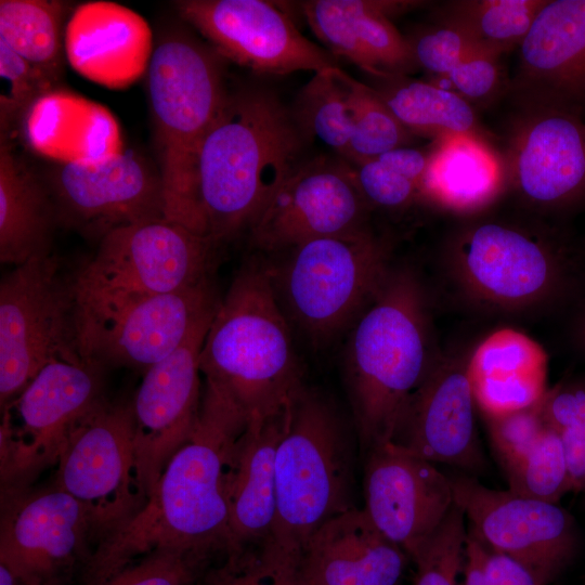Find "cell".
Returning <instances> with one entry per match:
<instances>
[{
  "instance_id": "26",
  "label": "cell",
  "mask_w": 585,
  "mask_h": 585,
  "mask_svg": "<svg viewBox=\"0 0 585 585\" xmlns=\"http://www.w3.org/2000/svg\"><path fill=\"white\" fill-rule=\"evenodd\" d=\"M152 31L136 12L119 3L78 5L65 27V54L72 67L93 82L121 89L148 67Z\"/></svg>"
},
{
  "instance_id": "45",
  "label": "cell",
  "mask_w": 585,
  "mask_h": 585,
  "mask_svg": "<svg viewBox=\"0 0 585 585\" xmlns=\"http://www.w3.org/2000/svg\"><path fill=\"white\" fill-rule=\"evenodd\" d=\"M502 54L480 48L464 58L443 80L473 107L490 103L502 88Z\"/></svg>"
},
{
  "instance_id": "39",
  "label": "cell",
  "mask_w": 585,
  "mask_h": 585,
  "mask_svg": "<svg viewBox=\"0 0 585 585\" xmlns=\"http://www.w3.org/2000/svg\"><path fill=\"white\" fill-rule=\"evenodd\" d=\"M466 516L454 502L450 512L413 559V585H459L467 537Z\"/></svg>"
},
{
  "instance_id": "15",
  "label": "cell",
  "mask_w": 585,
  "mask_h": 585,
  "mask_svg": "<svg viewBox=\"0 0 585 585\" xmlns=\"http://www.w3.org/2000/svg\"><path fill=\"white\" fill-rule=\"evenodd\" d=\"M43 180L57 221L99 239L114 229L165 217L159 168L133 150L55 162Z\"/></svg>"
},
{
  "instance_id": "29",
  "label": "cell",
  "mask_w": 585,
  "mask_h": 585,
  "mask_svg": "<svg viewBox=\"0 0 585 585\" xmlns=\"http://www.w3.org/2000/svg\"><path fill=\"white\" fill-rule=\"evenodd\" d=\"M288 408L274 416L248 421L231 487L232 549L271 536L276 518L275 457Z\"/></svg>"
},
{
  "instance_id": "5",
  "label": "cell",
  "mask_w": 585,
  "mask_h": 585,
  "mask_svg": "<svg viewBox=\"0 0 585 585\" xmlns=\"http://www.w3.org/2000/svg\"><path fill=\"white\" fill-rule=\"evenodd\" d=\"M200 372L248 421L284 413L304 385L292 329L261 255L239 266L220 298L202 348Z\"/></svg>"
},
{
  "instance_id": "30",
  "label": "cell",
  "mask_w": 585,
  "mask_h": 585,
  "mask_svg": "<svg viewBox=\"0 0 585 585\" xmlns=\"http://www.w3.org/2000/svg\"><path fill=\"white\" fill-rule=\"evenodd\" d=\"M50 191L16 153L6 135L0 144V261L14 266L51 253L57 223Z\"/></svg>"
},
{
  "instance_id": "33",
  "label": "cell",
  "mask_w": 585,
  "mask_h": 585,
  "mask_svg": "<svg viewBox=\"0 0 585 585\" xmlns=\"http://www.w3.org/2000/svg\"><path fill=\"white\" fill-rule=\"evenodd\" d=\"M349 78L339 67L314 73L291 112L304 139L318 140L344 160L353 125Z\"/></svg>"
},
{
  "instance_id": "1",
  "label": "cell",
  "mask_w": 585,
  "mask_h": 585,
  "mask_svg": "<svg viewBox=\"0 0 585 585\" xmlns=\"http://www.w3.org/2000/svg\"><path fill=\"white\" fill-rule=\"evenodd\" d=\"M248 419L205 382L196 424L142 508L98 543L83 585L101 582L159 549L216 560L232 549L230 496Z\"/></svg>"
},
{
  "instance_id": "13",
  "label": "cell",
  "mask_w": 585,
  "mask_h": 585,
  "mask_svg": "<svg viewBox=\"0 0 585 585\" xmlns=\"http://www.w3.org/2000/svg\"><path fill=\"white\" fill-rule=\"evenodd\" d=\"M508 192L540 218L585 208V120L569 110L518 106L505 148Z\"/></svg>"
},
{
  "instance_id": "19",
  "label": "cell",
  "mask_w": 585,
  "mask_h": 585,
  "mask_svg": "<svg viewBox=\"0 0 585 585\" xmlns=\"http://www.w3.org/2000/svg\"><path fill=\"white\" fill-rule=\"evenodd\" d=\"M174 6L220 56L258 74L339 67L329 51L306 38L289 15L272 2L179 0Z\"/></svg>"
},
{
  "instance_id": "8",
  "label": "cell",
  "mask_w": 585,
  "mask_h": 585,
  "mask_svg": "<svg viewBox=\"0 0 585 585\" xmlns=\"http://www.w3.org/2000/svg\"><path fill=\"white\" fill-rule=\"evenodd\" d=\"M275 494L270 537L297 558L318 528L356 507L353 432L333 400L306 385L277 446Z\"/></svg>"
},
{
  "instance_id": "17",
  "label": "cell",
  "mask_w": 585,
  "mask_h": 585,
  "mask_svg": "<svg viewBox=\"0 0 585 585\" xmlns=\"http://www.w3.org/2000/svg\"><path fill=\"white\" fill-rule=\"evenodd\" d=\"M450 479L469 529L490 548L526 567L544 585L571 564L578 529L558 504L493 490L468 476Z\"/></svg>"
},
{
  "instance_id": "31",
  "label": "cell",
  "mask_w": 585,
  "mask_h": 585,
  "mask_svg": "<svg viewBox=\"0 0 585 585\" xmlns=\"http://www.w3.org/2000/svg\"><path fill=\"white\" fill-rule=\"evenodd\" d=\"M373 87L396 119L414 135L491 138L474 107L455 91L407 75L376 78Z\"/></svg>"
},
{
  "instance_id": "40",
  "label": "cell",
  "mask_w": 585,
  "mask_h": 585,
  "mask_svg": "<svg viewBox=\"0 0 585 585\" xmlns=\"http://www.w3.org/2000/svg\"><path fill=\"white\" fill-rule=\"evenodd\" d=\"M213 562L187 551L159 549L89 585H197Z\"/></svg>"
},
{
  "instance_id": "36",
  "label": "cell",
  "mask_w": 585,
  "mask_h": 585,
  "mask_svg": "<svg viewBox=\"0 0 585 585\" xmlns=\"http://www.w3.org/2000/svg\"><path fill=\"white\" fill-rule=\"evenodd\" d=\"M352 133L346 161L354 166L394 148L408 146L413 134L396 119L377 91L350 76Z\"/></svg>"
},
{
  "instance_id": "7",
  "label": "cell",
  "mask_w": 585,
  "mask_h": 585,
  "mask_svg": "<svg viewBox=\"0 0 585 585\" xmlns=\"http://www.w3.org/2000/svg\"><path fill=\"white\" fill-rule=\"evenodd\" d=\"M262 258L291 329L316 348L348 334L392 266L389 240L370 226Z\"/></svg>"
},
{
  "instance_id": "42",
  "label": "cell",
  "mask_w": 585,
  "mask_h": 585,
  "mask_svg": "<svg viewBox=\"0 0 585 585\" xmlns=\"http://www.w3.org/2000/svg\"><path fill=\"white\" fill-rule=\"evenodd\" d=\"M484 419L493 452L505 473L535 447L547 429L542 402Z\"/></svg>"
},
{
  "instance_id": "20",
  "label": "cell",
  "mask_w": 585,
  "mask_h": 585,
  "mask_svg": "<svg viewBox=\"0 0 585 585\" xmlns=\"http://www.w3.org/2000/svg\"><path fill=\"white\" fill-rule=\"evenodd\" d=\"M214 310L173 352L144 370L131 401L136 471L146 499L198 418L203 396L200 352Z\"/></svg>"
},
{
  "instance_id": "2",
  "label": "cell",
  "mask_w": 585,
  "mask_h": 585,
  "mask_svg": "<svg viewBox=\"0 0 585 585\" xmlns=\"http://www.w3.org/2000/svg\"><path fill=\"white\" fill-rule=\"evenodd\" d=\"M443 259L461 295L489 311L528 312L585 297V248L542 218H463Z\"/></svg>"
},
{
  "instance_id": "34",
  "label": "cell",
  "mask_w": 585,
  "mask_h": 585,
  "mask_svg": "<svg viewBox=\"0 0 585 585\" xmlns=\"http://www.w3.org/2000/svg\"><path fill=\"white\" fill-rule=\"evenodd\" d=\"M547 0H456L441 5L437 23L456 27L500 54L518 48Z\"/></svg>"
},
{
  "instance_id": "32",
  "label": "cell",
  "mask_w": 585,
  "mask_h": 585,
  "mask_svg": "<svg viewBox=\"0 0 585 585\" xmlns=\"http://www.w3.org/2000/svg\"><path fill=\"white\" fill-rule=\"evenodd\" d=\"M67 9L58 0L0 1V40L55 87L64 73Z\"/></svg>"
},
{
  "instance_id": "37",
  "label": "cell",
  "mask_w": 585,
  "mask_h": 585,
  "mask_svg": "<svg viewBox=\"0 0 585 585\" xmlns=\"http://www.w3.org/2000/svg\"><path fill=\"white\" fill-rule=\"evenodd\" d=\"M297 560L268 537L223 555L197 585H298Z\"/></svg>"
},
{
  "instance_id": "25",
  "label": "cell",
  "mask_w": 585,
  "mask_h": 585,
  "mask_svg": "<svg viewBox=\"0 0 585 585\" xmlns=\"http://www.w3.org/2000/svg\"><path fill=\"white\" fill-rule=\"evenodd\" d=\"M408 556L355 507L328 520L297 560L298 585H398Z\"/></svg>"
},
{
  "instance_id": "24",
  "label": "cell",
  "mask_w": 585,
  "mask_h": 585,
  "mask_svg": "<svg viewBox=\"0 0 585 585\" xmlns=\"http://www.w3.org/2000/svg\"><path fill=\"white\" fill-rule=\"evenodd\" d=\"M422 4L414 0H310L300 2V8L314 35L334 56L384 78L407 75L417 67L407 38L391 17Z\"/></svg>"
},
{
  "instance_id": "18",
  "label": "cell",
  "mask_w": 585,
  "mask_h": 585,
  "mask_svg": "<svg viewBox=\"0 0 585 585\" xmlns=\"http://www.w3.org/2000/svg\"><path fill=\"white\" fill-rule=\"evenodd\" d=\"M94 540L83 506L56 486L1 492L0 563L22 585H64Z\"/></svg>"
},
{
  "instance_id": "12",
  "label": "cell",
  "mask_w": 585,
  "mask_h": 585,
  "mask_svg": "<svg viewBox=\"0 0 585 585\" xmlns=\"http://www.w3.org/2000/svg\"><path fill=\"white\" fill-rule=\"evenodd\" d=\"M55 467L53 485L83 506L98 543L125 524L146 502L131 401L99 404L74 428Z\"/></svg>"
},
{
  "instance_id": "46",
  "label": "cell",
  "mask_w": 585,
  "mask_h": 585,
  "mask_svg": "<svg viewBox=\"0 0 585 585\" xmlns=\"http://www.w3.org/2000/svg\"><path fill=\"white\" fill-rule=\"evenodd\" d=\"M543 418L559 434L585 437V379H569L549 388L542 401Z\"/></svg>"
},
{
  "instance_id": "3",
  "label": "cell",
  "mask_w": 585,
  "mask_h": 585,
  "mask_svg": "<svg viewBox=\"0 0 585 585\" xmlns=\"http://www.w3.org/2000/svg\"><path fill=\"white\" fill-rule=\"evenodd\" d=\"M304 136L271 91L229 92L196 160V191L208 235L220 245L248 231L271 194L302 162Z\"/></svg>"
},
{
  "instance_id": "10",
  "label": "cell",
  "mask_w": 585,
  "mask_h": 585,
  "mask_svg": "<svg viewBox=\"0 0 585 585\" xmlns=\"http://www.w3.org/2000/svg\"><path fill=\"white\" fill-rule=\"evenodd\" d=\"M86 362L77 341L73 273L53 253L16 265L0 284V405L52 361Z\"/></svg>"
},
{
  "instance_id": "28",
  "label": "cell",
  "mask_w": 585,
  "mask_h": 585,
  "mask_svg": "<svg viewBox=\"0 0 585 585\" xmlns=\"http://www.w3.org/2000/svg\"><path fill=\"white\" fill-rule=\"evenodd\" d=\"M477 408L494 417L533 406L548 391V355L524 333L510 327L484 337L467 358Z\"/></svg>"
},
{
  "instance_id": "23",
  "label": "cell",
  "mask_w": 585,
  "mask_h": 585,
  "mask_svg": "<svg viewBox=\"0 0 585 585\" xmlns=\"http://www.w3.org/2000/svg\"><path fill=\"white\" fill-rule=\"evenodd\" d=\"M518 106L585 114V0H547L518 47Z\"/></svg>"
},
{
  "instance_id": "6",
  "label": "cell",
  "mask_w": 585,
  "mask_h": 585,
  "mask_svg": "<svg viewBox=\"0 0 585 585\" xmlns=\"http://www.w3.org/2000/svg\"><path fill=\"white\" fill-rule=\"evenodd\" d=\"M223 60L208 43L172 30L157 41L147 67L165 217L205 235L196 160L227 94Z\"/></svg>"
},
{
  "instance_id": "47",
  "label": "cell",
  "mask_w": 585,
  "mask_h": 585,
  "mask_svg": "<svg viewBox=\"0 0 585 585\" xmlns=\"http://www.w3.org/2000/svg\"><path fill=\"white\" fill-rule=\"evenodd\" d=\"M574 335L577 346L585 353V297L583 298L582 312L578 315Z\"/></svg>"
},
{
  "instance_id": "41",
  "label": "cell",
  "mask_w": 585,
  "mask_h": 585,
  "mask_svg": "<svg viewBox=\"0 0 585 585\" xmlns=\"http://www.w3.org/2000/svg\"><path fill=\"white\" fill-rule=\"evenodd\" d=\"M1 126L8 130L23 120L28 109L43 95L56 90L46 77L25 58L0 40Z\"/></svg>"
},
{
  "instance_id": "22",
  "label": "cell",
  "mask_w": 585,
  "mask_h": 585,
  "mask_svg": "<svg viewBox=\"0 0 585 585\" xmlns=\"http://www.w3.org/2000/svg\"><path fill=\"white\" fill-rule=\"evenodd\" d=\"M467 353L439 352L410 398L391 443L430 463L478 472L485 468L476 424Z\"/></svg>"
},
{
  "instance_id": "4",
  "label": "cell",
  "mask_w": 585,
  "mask_h": 585,
  "mask_svg": "<svg viewBox=\"0 0 585 585\" xmlns=\"http://www.w3.org/2000/svg\"><path fill=\"white\" fill-rule=\"evenodd\" d=\"M417 272L392 264L380 290L348 332L344 384L360 450L392 440L402 413L439 352Z\"/></svg>"
},
{
  "instance_id": "27",
  "label": "cell",
  "mask_w": 585,
  "mask_h": 585,
  "mask_svg": "<svg viewBox=\"0 0 585 585\" xmlns=\"http://www.w3.org/2000/svg\"><path fill=\"white\" fill-rule=\"evenodd\" d=\"M431 143L422 203L467 218L484 212L508 192L505 158L492 139L448 135Z\"/></svg>"
},
{
  "instance_id": "9",
  "label": "cell",
  "mask_w": 585,
  "mask_h": 585,
  "mask_svg": "<svg viewBox=\"0 0 585 585\" xmlns=\"http://www.w3.org/2000/svg\"><path fill=\"white\" fill-rule=\"evenodd\" d=\"M218 246L210 236L165 217L114 229L73 272L77 310L196 287L212 280Z\"/></svg>"
},
{
  "instance_id": "11",
  "label": "cell",
  "mask_w": 585,
  "mask_h": 585,
  "mask_svg": "<svg viewBox=\"0 0 585 585\" xmlns=\"http://www.w3.org/2000/svg\"><path fill=\"white\" fill-rule=\"evenodd\" d=\"M104 369L93 362L52 361L1 410V492L28 489L56 466L74 428L105 400Z\"/></svg>"
},
{
  "instance_id": "43",
  "label": "cell",
  "mask_w": 585,
  "mask_h": 585,
  "mask_svg": "<svg viewBox=\"0 0 585 585\" xmlns=\"http://www.w3.org/2000/svg\"><path fill=\"white\" fill-rule=\"evenodd\" d=\"M407 40L416 66L438 81H443L469 54L486 48L465 31L441 23L417 30Z\"/></svg>"
},
{
  "instance_id": "16",
  "label": "cell",
  "mask_w": 585,
  "mask_h": 585,
  "mask_svg": "<svg viewBox=\"0 0 585 585\" xmlns=\"http://www.w3.org/2000/svg\"><path fill=\"white\" fill-rule=\"evenodd\" d=\"M372 209L344 159L302 161L271 194L248 229L260 255L369 225Z\"/></svg>"
},
{
  "instance_id": "21",
  "label": "cell",
  "mask_w": 585,
  "mask_h": 585,
  "mask_svg": "<svg viewBox=\"0 0 585 585\" xmlns=\"http://www.w3.org/2000/svg\"><path fill=\"white\" fill-rule=\"evenodd\" d=\"M363 492L370 522L412 560L454 505L450 477L391 442L365 454Z\"/></svg>"
},
{
  "instance_id": "38",
  "label": "cell",
  "mask_w": 585,
  "mask_h": 585,
  "mask_svg": "<svg viewBox=\"0 0 585 585\" xmlns=\"http://www.w3.org/2000/svg\"><path fill=\"white\" fill-rule=\"evenodd\" d=\"M506 477L508 490L524 497L558 504L572 493L560 434L547 426L535 447Z\"/></svg>"
},
{
  "instance_id": "14",
  "label": "cell",
  "mask_w": 585,
  "mask_h": 585,
  "mask_svg": "<svg viewBox=\"0 0 585 585\" xmlns=\"http://www.w3.org/2000/svg\"><path fill=\"white\" fill-rule=\"evenodd\" d=\"M220 298L213 281L178 292L100 310H77V341L86 362L146 370L173 352Z\"/></svg>"
},
{
  "instance_id": "44",
  "label": "cell",
  "mask_w": 585,
  "mask_h": 585,
  "mask_svg": "<svg viewBox=\"0 0 585 585\" xmlns=\"http://www.w3.org/2000/svg\"><path fill=\"white\" fill-rule=\"evenodd\" d=\"M459 585H544L526 567L497 552L468 529Z\"/></svg>"
},
{
  "instance_id": "48",
  "label": "cell",
  "mask_w": 585,
  "mask_h": 585,
  "mask_svg": "<svg viewBox=\"0 0 585 585\" xmlns=\"http://www.w3.org/2000/svg\"><path fill=\"white\" fill-rule=\"evenodd\" d=\"M0 585H22L15 574L2 563H0Z\"/></svg>"
},
{
  "instance_id": "35",
  "label": "cell",
  "mask_w": 585,
  "mask_h": 585,
  "mask_svg": "<svg viewBox=\"0 0 585 585\" xmlns=\"http://www.w3.org/2000/svg\"><path fill=\"white\" fill-rule=\"evenodd\" d=\"M428 150L403 146L353 168L358 187L372 210H405L421 202Z\"/></svg>"
}]
</instances>
